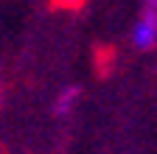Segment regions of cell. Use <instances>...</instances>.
Segmentation results:
<instances>
[{"instance_id":"1","label":"cell","mask_w":157,"mask_h":154,"mask_svg":"<svg viewBox=\"0 0 157 154\" xmlns=\"http://www.w3.org/2000/svg\"><path fill=\"white\" fill-rule=\"evenodd\" d=\"M132 45L137 51H151L157 45V25L146 23L143 17H137V23L132 28Z\"/></svg>"},{"instance_id":"2","label":"cell","mask_w":157,"mask_h":154,"mask_svg":"<svg viewBox=\"0 0 157 154\" xmlns=\"http://www.w3.org/2000/svg\"><path fill=\"white\" fill-rule=\"evenodd\" d=\"M76 98H78V87L65 90V92H62V98L56 101V112H59V115H67V109L76 104Z\"/></svg>"},{"instance_id":"3","label":"cell","mask_w":157,"mask_h":154,"mask_svg":"<svg viewBox=\"0 0 157 154\" xmlns=\"http://www.w3.org/2000/svg\"><path fill=\"white\" fill-rule=\"evenodd\" d=\"M140 17L146 23L157 25V0H143V9H140Z\"/></svg>"}]
</instances>
